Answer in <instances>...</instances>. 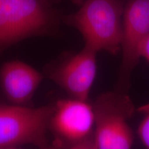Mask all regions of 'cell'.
Here are the masks:
<instances>
[{
	"mask_svg": "<svg viewBox=\"0 0 149 149\" xmlns=\"http://www.w3.org/2000/svg\"><path fill=\"white\" fill-rule=\"evenodd\" d=\"M124 8L123 0H85L61 21L81 33L86 46L116 55L122 46Z\"/></svg>",
	"mask_w": 149,
	"mask_h": 149,
	"instance_id": "cell-1",
	"label": "cell"
},
{
	"mask_svg": "<svg viewBox=\"0 0 149 149\" xmlns=\"http://www.w3.org/2000/svg\"><path fill=\"white\" fill-rule=\"evenodd\" d=\"M61 21L49 0H0V53L24 39L53 33Z\"/></svg>",
	"mask_w": 149,
	"mask_h": 149,
	"instance_id": "cell-2",
	"label": "cell"
},
{
	"mask_svg": "<svg viewBox=\"0 0 149 149\" xmlns=\"http://www.w3.org/2000/svg\"><path fill=\"white\" fill-rule=\"evenodd\" d=\"M95 139L98 149H131L133 130L129 120L135 106L128 93L116 90L99 95L93 104Z\"/></svg>",
	"mask_w": 149,
	"mask_h": 149,
	"instance_id": "cell-3",
	"label": "cell"
},
{
	"mask_svg": "<svg viewBox=\"0 0 149 149\" xmlns=\"http://www.w3.org/2000/svg\"><path fill=\"white\" fill-rule=\"evenodd\" d=\"M53 111L54 105H0V148L26 144L48 148L47 132Z\"/></svg>",
	"mask_w": 149,
	"mask_h": 149,
	"instance_id": "cell-4",
	"label": "cell"
},
{
	"mask_svg": "<svg viewBox=\"0 0 149 149\" xmlns=\"http://www.w3.org/2000/svg\"><path fill=\"white\" fill-rule=\"evenodd\" d=\"M97 53L84 46L77 53L48 65L46 74L71 97L88 100L96 77Z\"/></svg>",
	"mask_w": 149,
	"mask_h": 149,
	"instance_id": "cell-5",
	"label": "cell"
},
{
	"mask_svg": "<svg viewBox=\"0 0 149 149\" xmlns=\"http://www.w3.org/2000/svg\"><path fill=\"white\" fill-rule=\"evenodd\" d=\"M149 35V0H129L123 15V36L118 90L128 93L132 72L138 64L139 46Z\"/></svg>",
	"mask_w": 149,
	"mask_h": 149,
	"instance_id": "cell-6",
	"label": "cell"
},
{
	"mask_svg": "<svg viewBox=\"0 0 149 149\" xmlns=\"http://www.w3.org/2000/svg\"><path fill=\"white\" fill-rule=\"evenodd\" d=\"M49 130L59 147H69L88 138L95 130L93 104L72 97L59 100L54 105Z\"/></svg>",
	"mask_w": 149,
	"mask_h": 149,
	"instance_id": "cell-7",
	"label": "cell"
},
{
	"mask_svg": "<svg viewBox=\"0 0 149 149\" xmlns=\"http://www.w3.org/2000/svg\"><path fill=\"white\" fill-rule=\"evenodd\" d=\"M42 79L41 72L21 61H8L0 68V87L15 105L25 106L30 102Z\"/></svg>",
	"mask_w": 149,
	"mask_h": 149,
	"instance_id": "cell-8",
	"label": "cell"
},
{
	"mask_svg": "<svg viewBox=\"0 0 149 149\" xmlns=\"http://www.w3.org/2000/svg\"><path fill=\"white\" fill-rule=\"evenodd\" d=\"M137 111L143 115L142 120L137 129V134L146 149H149V103L138 108Z\"/></svg>",
	"mask_w": 149,
	"mask_h": 149,
	"instance_id": "cell-9",
	"label": "cell"
},
{
	"mask_svg": "<svg viewBox=\"0 0 149 149\" xmlns=\"http://www.w3.org/2000/svg\"><path fill=\"white\" fill-rule=\"evenodd\" d=\"M53 149V148H48ZM65 149H98L97 146V144L95 139L94 133L88 138L84 139L79 142L74 144L69 147H67Z\"/></svg>",
	"mask_w": 149,
	"mask_h": 149,
	"instance_id": "cell-10",
	"label": "cell"
},
{
	"mask_svg": "<svg viewBox=\"0 0 149 149\" xmlns=\"http://www.w3.org/2000/svg\"><path fill=\"white\" fill-rule=\"evenodd\" d=\"M139 57H144L149 61V35L143 40L139 48Z\"/></svg>",
	"mask_w": 149,
	"mask_h": 149,
	"instance_id": "cell-11",
	"label": "cell"
},
{
	"mask_svg": "<svg viewBox=\"0 0 149 149\" xmlns=\"http://www.w3.org/2000/svg\"><path fill=\"white\" fill-rule=\"evenodd\" d=\"M49 1H51V3H55V2H59V1H61V0H49ZM70 1H71L72 3H75V4L81 6L85 0H70Z\"/></svg>",
	"mask_w": 149,
	"mask_h": 149,
	"instance_id": "cell-12",
	"label": "cell"
},
{
	"mask_svg": "<svg viewBox=\"0 0 149 149\" xmlns=\"http://www.w3.org/2000/svg\"><path fill=\"white\" fill-rule=\"evenodd\" d=\"M0 149H20V148H18L17 147H8V148H0ZM46 149H48V148H46Z\"/></svg>",
	"mask_w": 149,
	"mask_h": 149,
	"instance_id": "cell-13",
	"label": "cell"
}]
</instances>
